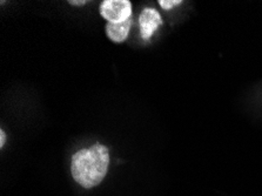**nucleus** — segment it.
Instances as JSON below:
<instances>
[{
	"label": "nucleus",
	"instance_id": "4",
	"mask_svg": "<svg viewBox=\"0 0 262 196\" xmlns=\"http://www.w3.org/2000/svg\"><path fill=\"white\" fill-rule=\"evenodd\" d=\"M130 25H132V18L124 23H107L106 25V34L113 42H122L128 37Z\"/></svg>",
	"mask_w": 262,
	"mask_h": 196
},
{
	"label": "nucleus",
	"instance_id": "2",
	"mask_svg": "<svg viewBox=\"0 0 262 196\" xmlns=\"http://www.w3.org/2000/svg\"><path fill=\"white\" fill-rule=\"evenodd\" d=\"M100 14L108 23H124L132 18V4L129 0H104L100 4Z\"/></svg>",
	"mask_w": 262,
	"mask_h": 196
},
{
	"label": "nucleus",
	"instance_id": "3",
	"mask_svg": "<svg viewBox=\"0 0 262 196\" xmlns=\"http://www.w3.org/2000/svg\"><path fill=\"white\" fill-rule=\"evenodd\" d=\"M161 25L162 18L157 10L152 9V7H147L141 12L140 18H139V26H140L142 39L148 40Z\"/></svg>",
	"mask_w": 262,
	"mask_h": 196
},
{
	"label": "nucleus",
	"instance_id": "6",
	"mask_svg": "<svg viewBox=\"0 0 262 196\" xmlns=\"http://www.w3.org/2000/svg\"><path fill=\"white\" fill-rule=\"evenodd\" d=\"M5 140H6V134L5 132H4L3 129L0 130V147H4V145H5Z\"/></svg>",
	"mask_w": 262,
	"mask_h": 196
},
{
	"label": "nucleus",
	"instance_id": "1",
	"mask_svg": "<svg viewBox=\"0 0 262 196\" xmlns=\"http://www.w3.org/2000/svg\"><path fill=\"white\" fill-rule=\"evenodd\" d=\"M110 166L108 148L95 143L90 148H82L73 154L71 173L81 187L90 189L100 185Z\"/></svg>",
	"mask_w": 262,
	"mask_h": 196
},
{
	"label": "nucleus",
	"instance_id": "7",
	"mask_svg": "<svg viewBox=\"0 0 262 196\" xmlns=\"http://www.w3.org/2000/svg\"><path fill=\"white\" fill-rule=\"evenodd\" d=\"M70 4L71 5H75V6H81V5H84V4H86V2L85 0H71L70 2Z\"/></svg>",
	"mask_w": 262,
	"mask_h": 196
},
{
	"label": "nucleus",
	"instance_id": "5",
	"mask_svg": "<svg viewBox=\"0 0 262 196\" xmlns=\"http://www.w3.org/2000/svg\"><path fill=\"white\" fill-rule=\"evenodd\" d=\"M182 4L181 0H159V5L166 11H169L174 9V7L180 6Z\"/></svg>",
	"mask_w": 262,
	"mask_h": 196
}]
</instances>
